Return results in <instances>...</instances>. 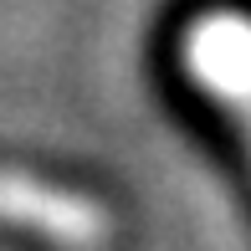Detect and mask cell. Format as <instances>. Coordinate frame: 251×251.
I'll list each match as a JSON object with an SVG mask.
<instances>
[{"label":"cell","instance_id":"6da1fadb","mask_svg":"<svg viewBox=\"0 0 251 251\" xmlns=\"http://www.w3.org/2000/svg\"><path fill=\"white\" fill-rule=\"evenodd\" d=\"M185 72L226 102V113L251 139V21L236 10L200 16L185 36Z\"/></svg>","mask_w":251,"mask_h":251},{"label":"cell","instance_id":"7a4b0ae2","mask_svg":"<svg viewBox=\"0 0 251 251\" xmlns=\"http://www.w3.org/2000/svg\"><path fill=\"white\" fill-rule=\"evenodd\" d=\"M0 221L26 226V231L47 236L67 251H93L108 236V215L93 200L72 195L62 185H41V179L16 175V169H0Z\"/></svg>","mask_w":251,"mask_h":251}]
</instances>
